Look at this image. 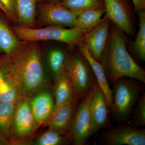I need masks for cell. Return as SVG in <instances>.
Wrapping results in <instances>:
<instances>
[{
	"label": "cell",
	"mask_w": 145,
	"mask_h": 145,
	"mask_svg": "<svg viewBox=\"0 0 145 145\" xmlns=\"http://www.w3.org/2000/svg\"><path fill=\"white\" fill-rule=\"evenodd\" d=\"M114 25L110 29L108 44L101 62L108 80L114 84L120 78H128L145 83V71L128 52L124 32Z\"/></svg>",
	"instance_id": "obj_1"
},
{
	"label": "cell",
	"mask_w": 145,
	"mask_h": 145,
	"mask_svg": "<svg viewBox=\"0 0 145 145\" xmlns=\"http://www.w3.org/2000/svg\"><path fill=\"white\" fill-rule=\"evenodd\" d=\"M22 50L13 64L11 63V75L21 91L34 92L43 86L45 75L40 49L35 42H29Z\"/></svg>",
	"instance_id": "obj_2"
},
{
	"label": "cell",
	"mask_w": 145,
	"mask_h": 145,
	"mask_svg": "<svg viewBox=\"0 0 145 145\" xmlns=\"http://www.w3.org/2000/svg\"><path fill=\"white\" fill-rule=\"evenodd\" d=\"M20 40L26 42L54 40L73 46L82 42L85 33L76 27L65 28L58 25H50L35 28L23 26L10 27Z\"/></svg>",
	"instance_id": "obj_3"
},
{
	"label": "cell",
	"mask_w": 145,
	"mask_h": 145,
	"mask_svg": "<svg viewBox=\"0 0 145 145\" xmlns=\"http://www.w3.org/2000/svg\"><path fill=\"white\" fill-rule=\"evenodd\" d=\"M112 91V107L115 118L120 121L127 119L140 92L137 83L125 79H118L114 83Z\"/></svg>",
	"instance_id": "obj_4"
},
{
	"label": "cell",
	"mask_w": 145,
	"mask_h": 145,
	"mask_svg": "<svg viewBox=\"0 0 145 145\" xmlns=\"http://www.w3.org/2000/svg\"><path fill=\"white\" fill-rule=\"evenodd\" d=\"M90 69L88 63L82 55L71 57L67 60L65 65V71L72 84L76 96L82 101L97 83Z\"/></svg>",
	"instance_id": "obj_5"
},
{
	"label": "cell",
	"mask_w": 145,
	"mask_h": 145,
	"mask_svg": "<svg viewBox=\"0 0 145 145\" xmlns=\"http://www.w3.org/2000/svg\"><path fill=\"white\" fill-rule=\"evenodd\" d=\"M92 88L75 110L69 128V138L75 145L85 144L93 135L89 104Z\"/></svg>",
	"instance_id": "obj_6"
},
{
	"label": "cell",
	"mask_w": 145,
	"mask_h": 145,
	"mask_svg": "<svg viewBox=\"0 0 145 145\" xmlns=\"http://www.w3.org/2000/svg\"><path fill=\"white\" fill-rule=\"evenodd\" d=\"M105 18L111 21L124 33L131 34L133 22L131 10L127 0H104Z\"/></svg>",
	"instance_id": "obj_7"
},
{
	"label": "cell",
	"mask_w": 145,
	"mask_h": 145,
	"mask_svg": "<svg viewBox=\"0 0 145 145\" xmlns=\"http://www.w3.org/2000/svg\"><path fill=\"white\" fill-rule=\"evenodd\" d=\"M110 21L104 18L94 28L85 34L82 43L89 52L101 63L107 45L109 35Z\"/></svg>",
	"instance_id": "obj_8"
},
{
	"label": "cell",
	"mask_w": 145,
	"mask_h": 145,
	"mask_svg": "<svg viewBox=\"0 0 145 145\" xmlns=\"http://www.w3.org/2000/svg\"><path fill=\"white\" fill-rule=\"evenodd\" d=\"M40 20L43 24L75 27L77 17L59 2L44 3L39 6Z\"/></svg>",
	"instance_id": "obj_9"
},
{
	"label": "cell",
	"mask_w": 145,
	"mask_h": 145,
	"mask_svg": "<svg viewBox=\"0 0 145 145\" xmlns=\"http://www.w3.org/2000/svg\"><path fill=\"white\" fill-rule=\"evenodd\" d=\"M102 143L107 145H145V129L119 126L104 133Z\"/></svg>",
	"instance_id": "obj_10"
},
{
	"label": "cell",
	"mask_w": 145,
	"mask_h": 145,
	"mask_svg": "<svg viewBox=\"0 0 145 145\" xmlns=\"http://www.w3.org/2000/svg\"><path fill=\"white\" fill-rule=\"evenodd\" d=\"M89 109L93 134L107 125L109 108L103 91L97 83L93 87L91 96Z\"/></svg>",
	"instance_id": "obj_11"
},
{
	"label": "cell",
	"mask_w": 145,
	"mask_h": 145,
	"mask_svg": "<svg viewBox=\"0 0 145 145\" xmlns=\"http://www.w3.org/2000/svg\"><path fill=\"white\" fill-rule=\"evenodd\" d=\"M37 125L31 111L30 102L27 99L20 101L17 104L12 127L16 135L20 137L29 135Z\"/></svg>",
	"instance_id": "obj_12"
},
{
	"label": "cell",
	"mask_w": 145,
	"mask_h": 145,
	"mask_svg": "<svg viewBox=\"0 0 145 145\" xmlns=\"http://www.w3.org/2000/svg\"><path fill=\"white\" fill-rule=\"evenodd\" d=\"M78 98L67 103L55 106L47 121L50 129L65 133L68 130L72 116L76 110Z\"/></svg>",
	"instance_id": "obj_13"
},
{
	"label": "cell",
	"mask_w": 145,
	"mask_h": 145,
	"mask_svg": "<svg viewBox=\"0 0 145 145\" xmlns=\"http://www.w3.org/2000/svg\"><path fill=\"white\" fill-rule=\"evenodd\" d=\"M80 54L86 59L90 66L96 82L103 92L109 108L112 107V91L109 85L108 80L101 63L95 59L91 55L87 48L82 43L78 44Z\"/></svg>",
	"instance_id": "obj_14"
},
{
	"label": "cell",
	"mask_w": 145,
	"mask_h": 145,
	"mask_svg": "<svg viewBox=\"0 0 145 145\" xmlns=\"http://www.w3.org/2000/svg\"><path fill=\"white\" fill-rule=\"evenodd\" d=\"M30 105L36 123L40 125L48 119L54 110L55 103L51 93L44 91L35 96L30 102Z\"/></svg>",
	"instance_id": "obj_15"
},
{
	"label": "cell",
	"mask_w": 145,
	"mask_h": 145,
	"mask_svg": "<svg viewBox=\"0 0 145 145\" xmlns=\"http://www.w3.org/2000/svg\"><path fill=\"white\" fill-rule=\"evenodd\" d=\"M43 0H16V16L22 26L34 27L36 22V6Z\"/></svg>",
	"instance_id": "obj_16"
},
{
	"label": "cell",
	"mask_w": 145,
	"mask_h": 145,
	"mask_svg": "<svg viewBox=\"0 0 145 145\" xmlns=\"http://www.w3.org/2000/svg\"><path fill=\"white\" fill-rule=\"evenodd\" d=\"M21 45L20 40L0 15V51L10 56L16 52Z\"/></svg>",
	"instance_id": "obj_17"
},
{
	"label": "cell",
	"mask_w": 145,
	"mask_h": 145,
	"mask_svg": "<svg viewBox=\"0 0 145 145\" xmlns=\"http://www.w3.org/2000/svg\"><path fill=\"white\" fill-rule=\"evenodd\" d=\"M56 80L55 106L67 103L78 98L65 69Z\"/></svg>",
	"instance_id": "obj_18"
},
{
	"label": "cell",
	"mask_w": 145,
	"mask_h": 145,
	"mask_svg": "<svg viewBox=\"0 0 145 145\" xmlns=\"http://www.w3.org/2000/svg\"><path fill=\"white\" fill-rule=\"evenodd\" d=\"M105 7L87 10L77 16L75 27L79 28L85 33H86L101 22L102 16L105 15Z\"/></svg>",
	"instance_id": "obj_19"
},
{
	"label": "cell",
	"mask_w": 145,
	"mask_h": 145,
	"mask_svg": "<svg viewBox=\"0 0 145 145\" xmlns=\"http://www.w3.org/2000/svg\"><path fill=\"white\" fill-rule=\"evenodd\" d=\"M18 102H0V133L3 136L10 133L13 127Z\"/></svg>",
	"instance_id": "obj_20"
},
{
	"label": "cell",
	"mask_w": 145,
	"mask_h": 145,
	"mask_svg": "<svg viewBox=\"0 0 145 145\" xmlns=\"http://www.w3.org/2000/svg\"><path fill=\"white\" fill-rule=\"evenodd\" d=\"M59 3L77 17L87 10L105 7L104 0H63Z\"/></svg>",
	"instance_id": "obj_21"
},
{
	"label": "cell",
	"mask_w": 145,
	"mask_h": 145,
	"mask_svg": "<svg viewBox=\"0 0 145 145\" xmlns=\"http://www.w3.org/2000/svg\"><path fill=\"white\" fill-rule=\"evenodd\" d=\"M20 89L16 80L10 75L0 82V102H18Z\"/></svg>",
	"instance_id": "obj_22"
},
{
	"label": "cell",
	"mask_w": 145,
	"mask_h": 145,
	"mask_svg": "<svg viewBox=\"0 0 145 145\" xmlns=\"http://www.w3.org/2000/svg\"><path fill=\"white\" fill-rule=\"evenodd\" d=\"M139 30L135 41L134 50L137 58L140 60L145 61V11H138Z\"/></svg>",
	"instance_id": "obj_23"
},
{
	"label": "cell",
	"mask_w": 145,
	"mask_h": 145,
	"mask_svg": "<svg viewBox=\"0 0 145 145\" xmlns=\"http://www.w3.org/2000/svg\"><path fill=\"white\" fill-rule=\"evenodd\" d=\"M66 62L65 56L62 50L54 49L50 52V67L55 79L64 70Z\"/></svg>",
	"instance_id": "obj_24"
},
{
	"label": "cell",
	"mask_w": 145,
	"mask_h": 145,
	"mask_svg": "<svg viewBox=\"0 0 145 145\" xmlns=\"http://www.w3.org/2000/svg\"><path fill=\"white\" fill-rule=\"evenodd\" d=\"M62 133L54 130L43 133L36 140L33 144L35 145H58L62 144L64 138L62 135Z\"/></svg>",
	"instance_id": "obj_25"
},
{
	"label": "cell",
	"mask_w": 145,
	"mask_h": 145,
	"mask_svg": "<svg viewBox=\"0 0 145 145\" xmlns=\"http://www.w3.org/2000/svg\"><path fill=\"white\" fill-rule=\"evenodd\" d=\"M132 126H144L145 125V94L138 101L131 121Z\"/></svg>",
	"instance_id": "obj_26"
},
{
	"label": "cell",
	"mask_w": 145,
	"mask_h": 145,
	"mask_svg": "<svg viewBox=\"0 0 145 145\" xmlns=\"http://www.w3.org/2000/svg\"><path fill=\"white\" fill-rule=\"evenodd\" d=\"M8 55L0 57V82L11 75V63Z\"/></svg>",
	"instance_id": "obj_27"
},
{
	"label": "cell",
	"mask_w": 145,
	"mask_h": 145,
	"mask_svg": "<svg viewBox=\"0 0 145 145\" xmlns=\"http://www.w3.org/2000/svg\"><path fill=\"white\" fill-rule=\"evenodd\" d=\"M0 2L4 7L5 8L10 15L11 20H16V0H0Z\"/></svg>",
	"instance_id": "obj_28"
},
{
	"label": "cell",
	"mask_w": 145,
	"mask_h": 145,
	"mask_svg": "<svg viewBox=\"0 0 145 145\" xmlns=\"http://www.w3.org/2000/svg\"><path fill=\"white\" fill-rule=\"evenodd\" d=\"M134 9L137 12L141 10H145V0H131Z\"/></svg>",
	"instance_id": "obj_29"
},
{
	"label": "cell",
	"mask_w": 145,
	"mask_h": 145,
	"mask_svg": "<svg viewBox=\"0 0 145 145\" xmlns=\"http://www.w3.org/2000/svg\"><path fill=\"white\" fill-rule=\"evenodd\" d=\"M0 10H2L3 13H4L6 16H7V17H8V18H10V19H11L10 15L8 14V12H7V10L6 9H5V8L4 6L1 3V2H0Z\"/></svg>",
	"instance_id": "obj_30"
},
{
	"label": "cell",
	"mask_w": 145,
	"mask_h": 145,
	"mask_svg": "<svg viewBox=\"0 0 145 145\" xmlns=\"http://www.w3.org/2000/svg\"><path fill=\"white\" fill-rule=\"evenodd\" d=\"M8 144V142L5 138L4 136L0 133V145H7Z\"/></svg>",
	"instance_id": "obj_31"
},
{
	"label": "cell",
	"mask_w": 145,
	"mask_h": 145,
	"mask_svg": "<svg viewBox=\"0 0 145 145\" xmlns=\"http://www.w3.org/2000/svg\"><path fill=\"white\" fill-rule=\"evenodd\" d=\"M50 1H52V2H60L61 1L63 0H50Z\"/></svg>",
	"instance_id": "obj_32"
}]
</instances>
